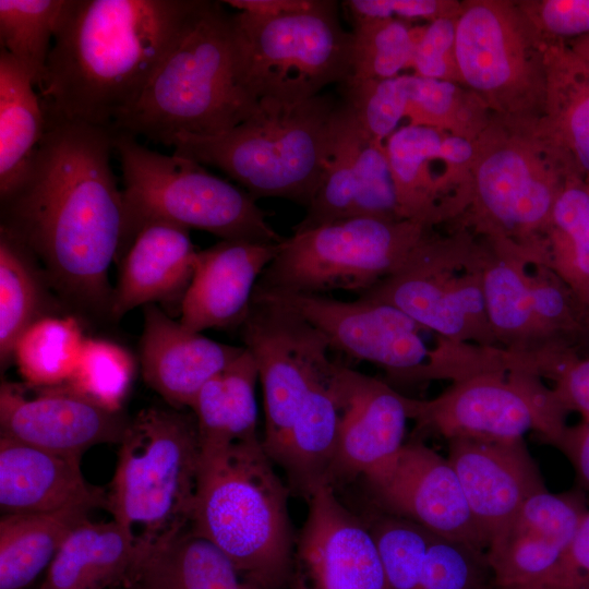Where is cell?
I'll return each instance as SVG.
<instances>
[{
    "instance_id": "1",
    "label": "cell",
    "mask_w": 589,
    "mask_h": 589,
    "mask_svg": "<svg viewBox=\"0 0 589 589\" xmlns=\"http://www.w3.org/2000/svg\"><path fill=\"white\" fill-rule=\"evenodd\" d=\"M22 179L1 199L2 223L43 262L49 285L83 310L108 312L111 261L124 233L110 129L47 118Z\"/></svg>"
},
{
    "instance_id": "2",
    "label": "cell",
    "mask_w": 589,
    "mask_h": 589,
    "mask_svg": "<svg viewBox=\"0 0 589 589\" xmlns=\"http://www.w3.org/2000/svg\"><path fill=\"white\" fill-rule=\"evenodd\" d=\"M200 0H71L37 87L47 118L110 129L178 44Z\"/></svg>"
},
{
    "instance_id": "3",
    "label": "cell",
    "mask_w": 589,
    "mask_h": 589,
    "mask_svg": "<svg viewBox=\"0 0 589 589\" xmlns=\"http://www.w3.org/2000/svg\"><path fill=\"white\" fill-rule=\"evenodd\" d=\"M224 7L200 0L139 100L110 127L113 133L170 146L178 134H218L257 113L233 14Z\"/></svg>"
},
{
    "instance_id": "4",
    "label": "cell",
    "mask_w": 589,
    "mask_h": 589,
    "mask_svg": "<svg viewBox=\"0 0 589 589\" xmlns=\"http://www.w3.org/2000/svg\"><path fill=\"white\" fill-rule=\"evenodd\" d=\"M275 466L262 438L201 446L191 527L262 589L288 585L297 536Z\"/></svg>"
},
{
    "instance_id": "5",
    "label": "cell",
    "mask_w": 589,
    "mask_h": 589,
    "mask_svg": "<svg viewBox=\"0 0 589 589\" xmlns=\"http://www.w3.org/2000/svg\"><path fill=\"white\" fill-rule=\"evenodd\" d=\"M339 106L329 94L294 105L261 100L257 113L235 128L214 135L181 133L170 146L220 169L255 200L280 197L306 208L335 148Z\"/></svg>"
},
{
    "instance_id": "6",
    "label": "cell",
    "mask_w": 589,
    "mask_h": 589,
    "mask_svg": "<svg viewBox=\"0 0 589 589\" xmlns=\"http://www.w3.org/2000/svg\"><path fill=\"white\" fill-rule=\"evenodd\" d=\"M201 441L193 412L149 407L119 444L107 506L136 561L192 527Z\"/></svg>"
},
{
    "instance_id": "7",
    "label": "cell",
    "mask_w": 589,
    "mask_h": 589,
    "mask_svg": "<svg viewBox=\"0 0 589 589\" xmlns=\"http://www.w3.org/2000/svg\"><path fill=\"white\" fill-rule=\"evenodd\" d=\"M123 182L124 253L147 224L168 223L200 229L221 240L279 243L266 213L244 189L233 185L190 158L152 151L135 136L113 133Z\"/></svg>"
},
{
    "instance_id": "8",
    "label": "cell",
    "mask_w": 589,
    "mask_h": 589,
    "mask_svg": "<svg viewBox=\"0 0 589 589\" xmlns=\"http://www.w3.org/2000/svg\"><path fill=\"white\" fill-rule=\"evenodd\" d=\"M424 224L374 218L335 221L284 238L253 296L359 294L399 271L426 238Z\"/></svg>"
},
{
    "instance_id": "9",
    "label": "cell",
    "mask_w": 589,
    "mask_h": 589,
    "mask_svg": "<svg viewBox=\"0 0 589 589\" xmlns=\"http://www.w3.org/2000/svg\"><path fill=\"white\" fill-rule=\"evenodd\" d=\"M248 86L259 101H306L351 75L353 36L345 31L338 3L317 0L308 10L265 17L233 13Z\"/></svg>"
},
{
    "instance_id": "10",
    "label": "cell",
    "mask_w": 589,
    "mask_h": 589,
    "mask_svg": "<svg viewBox=\"0 0 589 589\" xmlns=\"http://www.w3.org/2000/svg\"><path fill=\"white\" fill-rule=\"evenodd\" d=\"M568 410L539 376L509 369L489 370L454 382L429 400L411 398L419 430L445 437L508 441L529 431L561 447Z\"/></svg>"
},
{
    "instance_id": "11",
    "label": "cell",
    "mask_w": 589,
    "mask_h": 589,
    "mask_svg": "<svg viewBox=\"0 0 589 589\" xmlns=\"http://www.w3.org/2000/svg\"><path fill=\"white\" fill-rule=\"evenodd\" d=\"M483 257L471 261L428 237L405 265L359 297L396 306L426 330L455 344L496 341L482 289Z\"/></svg>"
},
{
    "instance_id": "12",
    "label": "cell",
    "mask_w": 589,
    "mask_h": 589,
    "mask_svg": "<svg viewBox=\"0 0 589 589\" xmlns=\"http://www.w3.org/2000/svg\"><path fill=\"white\" fill-rule=\"evenodd\" d=\"M243 347L255 360L263 392L268 454L283 444L305 396L332 366L327 339L301 315L266 297H253L240 326Z\"/></svg>"
},
{
    "instance_id": "13",
    "label": "cell",
    "mask_w": 589,
    "mask_h": 589,
    "mask_svg": "<svg viewBox=\"0 0 589 589\" xmlns=\"http://www.w3.org/2000/svg\"><path fill=\"white\" fill-rule=\"evenodd\" d=\"M266 297L290 308L327 339L330 349L383 368L390 377L421 381L435 348L424 329L394 305L358 297L352 301L325 294Z\"/></svg>"
},
{
    "instance_id": "14",
    "label": "cell",
    "mask_w": 589,
    "mask_h": 589,
    "mask_svg": "<svg viewBox=\"0 0 589 589\" xmlns=\"http://www.w3.org/2000/svg\"><path fill=\"white\" fill-rule=\"evenodd\" d=\"M361 480L375 510L486 551L489 542L473 519L455 470L447 458L422 442L405 443Z\"/></svg>"
},
{
    "instance_id": "15",
    "label": "cell",
    "mask_w": 589,
    "mask_h": 589,
    "mask_svg": "<svg viewBox=\"0 0 589 589\" xmlns=\"http://www.w3.org/2000/svg\"><path fill=\"white\" fill-rule=\"evenodd\" d=\"M308 513L296 536L291 589H388L375 539L363 517L337 491L321 483L305 498Z\"/></svg>"
},
{
    "instance_id": "16",
    "label": "cell",
    "mask_w": 589,
    "mask_h": 589,
    "mask_svg": "<svg viewBox=\"0 0 589 589\" xmlns=\"http://www.w3.org/2000/svg\"><path fill=\"white\" fill-rule=\"evenodd\" d=\"M28 397L21 385L0 389V436L58 455L82 458L99 444H120L131 419L109 410L67 384L37 387Z\"/></svg>"
},
{
    "instance_id": "17",
    "label": "cell",
    "mask_w": 589,
    "mask_h": 589,
    "mask_svg": "<svg viewBox=\"0 0 589 589\" xmlns=\"http://www.w3.org/2000/svg\"><path fill=\"white\" fill-rule=\"evenodd\" d=\"M579 492L528 498L493 536L486 556L496 589H527L542 582L567 552L587 513Z\"/></svg>"
},
{
    "instance_id": "18",
    "label": "cell",
    "mask_w": 589,
    "mask_h": 589,
    "mask_svg": "<svg viewBox=\"0 0 589 589\" xmlns=\"http://www.w3.org/2000/svg\"><path fill=\"white\" fill-rule=\"evenodd\" d=\"M344 413L325 483L336 491L392 458L405 444L410 400L389 384L337 363Z\"/></svg>"
},
{
    "instance_id": "19",
    "label": "cell",
    "mask_w": 589,
    "mask_h": 589,
    "mask_svg": "<svg viewBox=\"0 0 589 589\" xmlns=\"http://www.w3.org/2000/svg\"><path fill=\"white\" fill-rule=\"evenodd\" d=\"M446 458L489 543L528 498L548 490L524 438H452Z\"/></svg>"
},
{
    "instance_id": "20",
    "label": "cell",
    "mask_w": 589,
    "mask_h": 589,
    "mask_svg": "<svg viewBox=\"0 0 589 589\" xmlns=\"http://www.w3.org/2000/svg\"><path fill=\"white\" fill-rule=\"evenodd\" d=\"M278 244L221 240L199 251L179 322L194 333L240 328L256 284L276 255Z\"/></svg>"
},
{
    "instance_id": "21",
    "label": "cell",
    "mask_w": 589,
    "mask_h": 589,
    "mask_svg": "<svg viewBox=\"0 0 589 589\" xmlns=\"http://www.w3.org/2000/svg\"><path fill=\"white\" fill-rule=\"evenodd\" d=\"M143 314V378L172 408L190 409L201 388L244 351L187 329L157 304L144 305Z\"/></svg>"
},
{
    "instance_id": "22",
    "label": "cell",
    "mask_w": 589,
    "mask_h": 589,
    "mask_svg": "<svg viewBox=\"0 0 589 589\" xmlns=\"http://www.w3.org/2000/svg\"><path fill=\"white\" fill-rule=\"evenodd\" d=\"M197 252L185 228L163 221L144 226L122 254L109 315L120 320L134 308L152 303L163 305L166 313L180 314Z\"/></svg>"
},
{
    "instance_id": "23",
    "label": "cell",
    "mask_w": 589,
    "mask_h": 589,
    "mask_svg": "<svg viewBox=\"0 0 589 589\" xmlns=\"http://www.w3.org/2000/svg\"><path fill=\"white\" fill-rule=\"evenodd\" d=\"M107 506V494L92 486L81 459L0 436V507L3 514L51 513Z\"/></svg>"
},
{
    "instance_id": "24",
    "label": "cell",
    "mask_w": 589,
    "mask_h": 589,
    "mask_svg": "<svg viewBox=\"0 0 589 589\" xmlns=\"http://www.w3.org/2000/svg\"><path fill=\"white\" fill-rule=\"evenodd\" d=\"M118 589H262L192 528L137 560Z\"/></svg>"
},
{
    "instance_id": "25",
    "label": "cell",
    "mask_w": 589,
    "mask_h": 589,
    "mask_svg": "<svg viewBox=\"0 0 589 589\" xmlns=\"http://www.w3.org/2000/svg\"><path fill=\"white\" fill-rule=\"evenodd\" d=\"M135 562V551L115 520L86 519L67 537L39 589H118Z\"/></svg>"
},
{
    "instance_id": "26",
    "label": "cell",
    "mask_w": 589,
    "mask_h": 589,
    "mask_svg": "<svg viewBox=\"0 0 589 589\" xmlns=\"http://www.w3.org/2000/svg\"><path fill=\"white\" fill-rule=\"evenodd\" d=\"M477 188L484 211L508 229H532L551 218L561 189L531 170L516 151L502 149L480 166Z\"/></svg>"
},
{
    "instance_id": "27",
    "label": "cell",
    "mask_w": 589,
    "mask_h": 589,
    "mask_svg": "<svg viewBox=\"0 0 589 589\" xmlns=\"http://www.w3.org/2000/svg\"><path fill=\"white\" fill-rule=\"evenodd\" d=\"M47 127L46 113L27 70L0 50V199L16 187Z\"/></svg>"
},
{
    "instance_id": "28",
    "label": "cell",
    "mask_w": 589,
    "mask_h": 589,
    "mask_svg": "<svg viewBox=\"0 0 589 589\" xmlns=\"http://www.w3.org/2000/svg\"><path fill=\"white\" fill-rule=\"evenodd\" d=\"M259 371L244 351L211 378L196 395L193 412L201 446H221L261 438L257 433L255 388Z\"/></svg>"
},
{
    "instance_id": "29",
    "label": "cell",
    "mask_w": 589,
    "mask_h": 589,
    "mask_svg": "<svg viewBox=\"0 0 589 589\" xmlns=\"http://www.w3.org/2000/svg\"><path fill=\"white\" fill-rule=\"evenodd\" d=\"M515 46L505 15L494 5L472 4L456 23V63L477 91L494 94L514 82L520 68Z\"/></svg>"
},
{
    "instance_id": "30",
    "label": "cell",
    "mask_w": 589,
    "mask_h": 589,
    "mask_svg": "<svg viewBox=\"0 0 589 589\" xmlns=\"http://www.w3.org/2000/svg\"><path fill=\"white\" fill-rule=\"evenodd\" d=\"M91 510L10 513L0 519V589H23L47 569Z\"/></svg>"
},
{
    "instance_id": "31",
    "label": "cell",
    "mask_w": 589,
    "mask_h": 589,
    "mask_svg": "<svg viewBox=\"0 0 589 589\" xmlns=\"http://www.w3.org/2000/svg\"><path fill=\"white\" fill-rule=\"evenodd\" d=\"M32 249L14 232L0 226V359L13 360L22 334L38 320L52 315L46 274Z\"/></svg>"
},
{
    "instance_id": "32",
    "label": "cell",
    "mask_w": 589,
    "mask_h": 589,
    "mask_svg": "<svg viewBox=\"0 0 589 589\" xmlns=\"http://www.w3.org/2000/svg\"><path fill=\"white\" fill-rule=\"evenodd\" d=\"M485 260L482 289L490 327L496 340L522 350L545 338L532 310L524 261L513 255Z\"/></svg>"
},
{
    "instance_id": "33",
    "label": "cell",
    "mask_w": 589,
    "mask_h": 589,
    "mask_svg": "<svg viewBox=\"0 0 589 589\" xmlns=\"http://www.w3.org/2000/svg\"><path fill=\"white\" fill-rule=\"evenodd\" d=\"M552 247L545 265L589 311V188L572 181L552 208Z\"/></svg>"
},
{
    "instance_id": "34",
    "label": "cell",
    "mask_w": 589,
    "mask_h": 589,
    "mask_svg": "<svg viewBox=\"0 0 589 589\" xmlns=\"http://www.w3.org/2000/svg\"><path fill=\"white\" fill-rule=\"evenodd\" d=\"M443 136L429 125L397 129L385 145L400 216L426 225L434 215V188L426 177L429 160L438 158Z\"/></svg>"
},
{
    "instance_id": "35",
    "label": "cell",
    "mask_w": 589,
    "mask_h": 589,
    "mask_svg": "<svg viewBox=\"0 0 589 589\" xmlns=\"http://www.w3.org/2000/svg\"><path fill=\"white\" fill-rule=\"evenodd\" d=\"M85 340L75 317L48 315L22 334L13 360L31 386L64 384L77 364Z\"/></svg>"
},
{
    "instance_id": "36",
    "label": "cell",
    "mask_w": 589,
    "mask_h": 589,
    "mask_svg": "<svg viewBox=\"0 0 589 589\" xmlns=\"http://www.w3.org/2000/svg\"><path fill=\"white\" fill-rule=\"evenodd\" d=\"M71 0H0V41L41 83L55 36Z\"/></svg>"
},
{
    "instance_id": "37",
    "label": "cell",
    "mask_w": 589,
    "mask_h": 589,
    "mask_svg": "<svg viewBox=\"0 0 589 589\" xmlns=\"http://www.w3.org/2000/svg\"><path fill=\"white\" fill-rule=\"evenodd\" d=\"M341 101L356 181L353 218L405 220L400 216L385 146L366 133L351 107L344 99Z\"/></svg>"
},
{
    "instance_id": "38",
    "label": "cell",
    "mask_w": 589,
    "mask_h": 589,
    "mask_svg": "<svg viewBox=\"0 0 589 589\" xmlns=\"http://www.w3.org/2000/svg\"><path fill=\"white\" fill-rule=\"evenodd\" d=\"M553 65L556 131L572 161L589 177V65L566 48L554 52Z\"/></svg>"
},
{
    "instance_id": "39",
    "label": "cell",
    "mask_w": 589,
    "mask_h": 589,
    "mask_svg": "<svg viewBox=\"0 0 589 589\" xmlns=\"http://www.w3.org/2000/svg\"><path fill=\"white\" fill-rule=\"evenodd\" d=\"M352 24L351 75L348 81L395 77L411 63L417 40L407 24L397 19H362L353 20Z\"/></svg>"
},
{
    "instance_id": "40",
    "label": "cell",
    "mask_w": 589,
    "mask_h": 589,
    "mask_svg": "<svg viewBox=\"0 0 589 589\" xmlns=\"http://www.w3.org/2000/svg\"><path fill=\"white\" fill-rule=\"evenodd\" d=\"M134 373L135 362L127 349L108 340L86 338L64 384L109 410L121 411Z\"/></svg>"
},
{
    "instance_id": "41",
    "label": "cell",
    "mask_w": 589,
    "mask_h": 589,
    "mask_svg": "<svg viewBox=\"0 0 589 589\" xmlns=\"http://www.w3.org/2000/svg\"><path fill=\"white\" fill-rule=\"evenodd\" d=\"M371 514L364 520L377 544L388 589H421L431 532L404 518Z\"/></svg>"
},
{
    "instance_id": "42",
    "label": "cell",
    "mask_w": 589,
    "mask_h": 589,
    "mask_svg": "<svg viewBox=\"0 0 589 589\" xmlns=\"http://www.w3.org/2000/svg\"><path fill=\"white\" fill-rule=\"evenodd\" d=\"M421 589H496L485 550L431 532Z\"/></svg>"
},
{
    "instance_id": "43",
    "label": "cell",
    "mask_w": 589,
    "mask_h": 589,
    "mask_svg": "<svg viewBox=\"0 0 589 589\" xmlns=\"http://www.w3.org/2000/svg\"><path fill=\"white\" fill-rule=\"evenodd\" d=\"M533 276L527 274L534 316L545 336L580 327L575 298L561 279L546 266H539Z\"/></svg>"
},
{
    "instance_id": "44",
    "label": "cell",
    "mask_w": 589,
    "mask_h": 589,
    "mask_svg": "<svg viewBox=\"0 0 589 589\" xmlns=\"http://www.w3.org/2000/svg\"><path fill=\"white\" fill-rule=\"evenodd\" d=\"M548 357L545 376L555 382L556 397L568 410H576L589 423V358Z\"/></svg>"
},
{
    "instance_id": "45",
    "label": "cell",
    "mask_w": 589,
    "mask_h": 589,
    "mask_svg": "<svg viewBox=\"0 0 589 589\" xmlns=\"http://www.w3.org/2000/svg\"><path fill=\"white\" fill-rule=\"evenodd\" d=\"M410 124L429 125L444 119L454 101L455 86L447 80L406 75Z\"/></svg>"
},
{
    "instance_id": "46",
    "label": "cell",
    "mask_w": 589,
    "mask_h": 589,
    "mask_svg": "<svg viewBox=\"0 0 589 589\" xmlns=\"http://www.w3.org/2000/svg\"><path fill=\"white\" fill-rule=\"evenodd\" d=\"M456 24L441 16L434 20L416 41L412 65L417 75L445 80L449 70V53L455 46Z\"/></svg>"
},
{
    "instance_id": "47",
    "label": "cell",
    "mask_w": 589,
    "mask_h": 589,
    "mask_svg": "<svg viewBox=\"0 0 589 589\" xmlns=\"http://www.w3.org/2000/svg\"><path fill=\"white\" fill-rule=\"evenodd\" d=\"M527 589H589V510L555 569L542 582Z\"/></svg>"
},
{
    "instance_id": "48",
    "label": "cell",
    "mask_w": 589,
    "mask_h": 589,
    "mask_svg": "<svg viewBox=\"0 0 589 589\" xmlns=\"http://www.w3.org/2000/svg\"><path fill=\"white\" fill-rule=\"evenodd\" d=\"M351 20L441 17L442 4L434 0H348L344 1Z\"/></svg>"
},
{
    "instance_id": "49",
    "label": "cell",
    "mask_w": 589,
    "mask_h": 589,
    "mask_svg": "<svg viewBox=\"0 0 589 589\" xmlns=\"http://www.w3.org/2000/svg\"><path fill=\"white\" fill-rule=\"evenodd\" d=\"M545 28L562 37L589 35V0H549L541 5Z\"/></svg>"
},
{
    "instance_id": "50",
    "label": "cell",
    "mask_w": 589,
    "mask_h": 589,
    "mask_svg": "<svg viewBox=\"0 0 589 589\" xmlns=\"http://www.w3.org/2000/svg\"><path fill=\"white\" fill-rule=\"evenodd\" d=\"M560 449L573 464L581 485L589 491V423L569 428Z\"/></svg>"
},
{
    "instance_id": "51",
    "label": "cell",
    "mask_w": 589,
    "mask_h": 589,
    "mask_svg": "<svg viewBox=\"0 0 589 589\" xmlns=\"http://www.w3.org/2000/svg\"><path fill=\"white\" fill-rule=\"evenodd\" d=\"M317 0H224L225 5L238 12L275 17L308 10L316 4Z\"/></svg>"
},
{
    "instance_id": "52",
    "label": "cell",
    "mask_w": 589,
    "mask_h": 589,
    "mask_svg": "<svg viewBox=\"0 0 589 589\" xmlns=\"http://www.w3.org/2000/svg\"><path fill=\"white\" fill-rule=\"evenodd\" d=\"M472 146L461 136H445L442 142L440 159L452 164H462L472 156Z\"/></svg>"
}]
</instances>
